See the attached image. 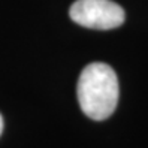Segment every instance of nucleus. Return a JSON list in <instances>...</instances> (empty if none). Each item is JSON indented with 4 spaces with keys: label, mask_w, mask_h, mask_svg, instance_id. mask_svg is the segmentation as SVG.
Segmentation results:
<instances>
[{
    "label": "nucleus",
    "mask_w": 148,
    "mask_h": 148,
    "mask_svg": "<svg viewBox=\"0 0 148 148\" xmlns=\"http://www.w3.org/2000/svg\"><path fill=\"white\" fill-rule=\"evenodd\" d=\"M78 102L82 112L91 120L102 121L112 115L118 103V78L105 63H91L78 79Z\"/></svg>",
    "instance_id": "f257e3e1"
},
{
    "label": "nucleus",
    "mask_w": 148,
    "mask_h": 148,
    "mask_svg": "<svg viewBox=\"0 0 148 148\" xmlns=\"http://www.w3.org/2000/svg\"><path fill=\"white\" fill-rule=\"evenodd\" d=\"M69 15L76 24L96 30L117 29L126 20L124 9L112 0H76Z\"/></svg>",
    "instance_id": "f03ea898"
},
{
    "label": "nucleus",
    "mask_w": 148,
    "mask_h": 148,
    "mask_svg": "<svg viewBox=\"0 0 148 148\" xmlns=\"http://www.w3.org/2000/svg\"><path fill=\"white\" fill-rule=\"evenodd\" d=\"M2 132H3V117L0 114V135H2Z\"/></svg>",
    "instance_id": "7ed1b4c3"
}]
</instances>
